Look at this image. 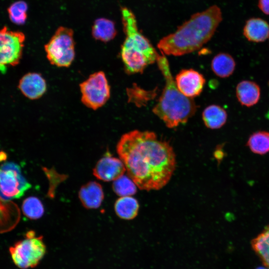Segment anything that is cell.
Segmentation results:
<instances>
[{"mask_svg": "<svg viewBox=\"0 0 269 269\" xmlns=\"http://www.w3.org/2000/svg\"><path fill=\"white\" fill-rule=\"evenodd\" d=\"M256 269H269L267 267H259L256 268Z\"/></svg>", "mask_w": 269, "mask_h": 269, "instance_id": "cell-27", "label": "cell"}, {"mask_svg": "<svg viewBox=\"0 0 269 269\" xmlns=\"http://www.w3.org/2000/svg\"><path fill=\"white\" fill-rule=\"evenodd\" d=\"M27 5L23 1L19 0L12 3L7 11L10 20L16 24H24L27 18Z\"/></svg>", "mask_w": 269, "mask_h": 269, "instance_id": "cell-24", "label": "cell"}, {"mask_svg": "<svg viewBox=\"0 0 269 269\" xmlns=\"http://www.w3.org/2000/svg\"><path fill=\"white\" fill-rule=\"evenodd\" d=\"M139 204L134 198L131 196H123L115 202L114 209L116 213L120 218L131 220L137 215Z\"/></svg>", "mask_w": 269, "mask_h": 269, "instance_id": "cell-18", "label": "cell"}, {"mask_svg": "<svg viewBox=\"0 0 269 269\" xmlns=\"http://www.w3.org/2000/svg\"><path fill=\"white\" fill-rule=\"evenodd\" d=\"M266 117L269 120V109L265 115Z\"/></svg>", "mask_w": 269, "mask_h": 269, "instance_id": "cell-26", "label": "cell"}, {"mask_svg": "<svg viewBox=\"0 0 269 269\" xmlns=\"http://www.w3.org/2000/svg\"><path fill=\"white\" fill-rule=\"evenodd\" d=\"M174 80L178 90L185 96L192 99L201 93L206 82L203 75L193 69L181 70Z\"/></svg>", "mask_w": 269, "mask_h": 269, "instance_id": "cell-10", "label": "cell"}, {"mask_svg": "<svg viewBox=\"0 0 269 269\" xmlns=\"http://www.w3.org/2000/svg\"><path fill=\"white\" fill-rule=\"evenodd\" d=\"M236 93L240 103L248 107L256 104L260 98V87L251 81L240 82L237 86Z\"/></svg>", "mask_w": 269, "mask_h": 269, "instance_id": "cell-15", "label": "cell"}, {"mask_svg": "<svg viewBox=\"0 0 269 269\" xmlns=\"http://www.w3.org/2000/svg\"><path fill=\"white\" fill-rule=\"evenodd\" d=\"M30 187L17 164L6 162L0 166V198L5 200L19 198Z\"/></svg>", "mask_w": 269, "mask_h": 269, "instance_id": "cell-9", "label": "cell"}, {"mask_svg": "<svg viewBox=\"0 0 269 269\" xmlns=\"http://www.w3.org/2000/svg\"><path fill=\"white\" fill-rule=\"evenodd\" d=\"M18 88L25 97L30 100H36L45 93L47 84L40 74L29 72L20 79Z\"/></svg>", "mask_w": 269, "mask_h": 269, "instance_id": "cell-12", "label": "cell"}, {"mask_svg": "<svg viewBox=\"0 0 269 269\" xmlns=\"http://www.w3.org/2000/svg\"><path fill=\"white\" fill-rule=\"evenodd\" d=\"M9 252L17 267L27 269L39 264L46 254V247L42 237H35V232L30 231L26 233L25 239L10 247Z\"/></svg>", "mask_w": 269, "mask_h": 269, "instance_id": "cell-5", "label": "cell"}, {"mask_svg": "<svg viewBox=\"0 0 269 269\" xmlns=\"http://www.w3.org/2000/svg\"><path fill=\"white\" fill-rule=\"evenodd\" d=\"M156 62L165 85L152 112L167 128H174L186 123L195 114L197 107L192 98L185 96L177 88L165 55L161 53Z\"/></svg>", "mask_w": 269, "mask_h": 269, "instance_id": "cell-3", "label": "cell"}, {"mask_svg": "<svg viewBox=\"0 0 269 269\" xmlns=\"http://www.w3.org/2000/svg\"><path fill=\"white\" fill-rule=\"evenodd\" d=\"M22 210L25 216L33 220L41 218L44 212L42 202L34 196L29 197L23 201Z\"/></svg>", "mask_w": 269, "mask_h": 269, "instance_id": "cell-22", "label": "cell"}, {"mask_svg": "<svg viewBox=\"0 0 269 269\" xmlns=\"http://www.w3.org/2000/svg\"><path fill=\"white\" fill-rule=\"evenodd\" d=\"M137 186L129 176L123 175L114 180L112 187L114 191L118 195L131 196L137 191Z\"/></svg>", "mask_w": 269, "mask_h": 269, "instance_id": "cell-23", "label": "cell"}, {"mask_svg": "<svg viewBox=\"0 0 269 269\" xmlns=\"http://www.w3.org/2000/svg\"></svg>", "mask_w": 269, "mask_h": 269, "instance_id": "cell-28", "label": "cell"}, {"mask_svg": "<svg viewBox=\"0 0 269 269\" xmlns=\"http://www.w3.org/2000/svg\"><path fill=\"white\" fill-rule=\"evenodd\" d=\"M258 7L264 13L269 15V0H259Z\"/></svg>", "mask_w": 269, "mask_h": 269, "instance_id": "cell-25", "label": "cell"}, {"mask_svg": "<svg viewBox=\"0 0 269 269\" xmlns=\"http://www.w3.org/2000/svg\"><path fill=\"white\" fill-rule=\"evenodd\" d=\"M24 41L22 32L9 30L6 26L0 28V72L5 73L8 67L19 63Z\"/></svg>", "mask_w": 269, "mask_h": 269, "instance_id": "cell-8", "label": "cell"}, {"mask_svg": "<svg viewBox=\"0 0 269 269\" xmlns=\"http://www.w3.org/2000/svg\"><path fill=\"white\" fill-rule=\"evenodd\" d=\"M222 20L220 8L212 5L192 15L174 32L160 39L157 46L165 55L178 56L194 52L211 39Z\"/></svg>", "mask_w": 269, "mask_h": 269, "instance_id": "cell-2", "label": "cell"}, {"mask_svg": "<svg viewBox=\"0 0 269 269\" xmlns=\"http://www.w3.org/2000/svg\"><path fill=\"white\" fill-rule=\"evenodd\" d=\"M44 48L51 64L59 67H69L75 56L73 31L67 27L58 28Z\"/></svg>", "mask_w": 269, "mask_h": 269, "instance_id": "cell-6", "label": "cell"}, {"mask_svg": "<svg viewBox=\"0 0 269 269\" xmlns=\"http://www.w3.org/2000/svg\"><path fill=\"white\" fill-rule=\"evenodd\" d=\"M126 170L121 159L108 152L97 162L93 169V174L100 180L111 181L124 175Z\"/></svg>", "mask_w": 269, "mask_h": 269, "instance_id": "cell-11", "label": "cell"}, {"mask_svg": "<svg viewBox=\"0 0 269 269\" xmlns=\"http://www.w3.org/2000/svg\"><path fill=\"white\" fill-rule=\"evenodd\" d=\"M251 245L264 265L269 269V225L252 240Z\"/></svg>", "mask_w": 269, "mask_h": 269, "instance_id": "cell-19", "label": "cell"}, {"mask_svg": "<svg viewBox=\"0 0 269 269\" xmlns=\"http://www.w3.org/2000/svg\"><path fill=\"white\" fill-rule=\"evenodd\" d=\"M110 89L104 72L94 73L80 84L81 101L87 107L96 110L108 101Z\"/></svg>", "mask_w": 269, "mask_h": 269, "instance_id": "cell-7", "label": "cell"}, {"mask_svg": "<svg viewBox=\"0 0 269 269\" xmlns=\"http://www.w3.org/2000/svg\"><path fill=\"white\" fill-rule=\"evenodd\" d=\"M247 145L251 150L258 154H265L269 151V133L259 131L249 137Z\"/></svg>", "mask_w": 269, "mask_h": 269, "instance_id": "cell-21", "label": "cell"}, {"mask_svg": "<svg viewBox=\"0 0 269 269\" xmlns=\"http://www.w3.org/2000/svg\"><path fill=\"white\" fill-rule=\"evenodd\" d=\"M243 34L250 41L263 42L269 37V24L260 18H250L246 22Z\"/></svg>", "mask_w": 269, "mask_h": 269, "instance_id": "cell-14", "label": "cell"}, {"mask_svg": "<svg viewBox=\"0 0 269 269\" xmlns=\"http://www.w3.org/2000/svg\"><path fill=\"white\" fill-rule=\"evenodd\" d=\"M202 120L205 126L211 129H218L222 127L227 119L226 111L217 105H211L203 111Z\"/></svg>", "mask_w": 269, "mask_h": 269, "instance_id": "cell-16", "label": "cell"}, {"mask_svg": "<svg viewBox=\"0 0 269 269\" xmlns=\"http://www.w3.org/2000/svg\"><path fill=\"white\" fill-rule=\"evenodd\" d=\"M78 195L83 206L87 209L99 208L104 197L101 185L96 181H90L83 185Z\"/></svg>", "mask_w": 269, "mask_h": 269, "instance_id": "cell-13", "label": "cell"}, {"mask_svg": "<svg viewBox=\"0 0 269 269\" xmlns=\"http://www.w3.org/2000/svg\"><path fill=\"white\" fill-rule=\"evenodd\" d=\"M211 69L217 76L227 78L232 74L236 66L235 60L227 53H220L211 61Z\"/></svg>", "mask_w": 269, "mask_h": 269, "instance_id": "cell-17", "label": "cell"}, {"mask_svg": "<svg viewBox=\"0 0 269 269\" xmlns=\"http://www.w3.org/2000/svg\"><path fill=\"white\" fill-rule=\"evenodd\" d=\"M117 153L128 176L140 190H159L169 181L176 167L172 147L150 131L134 130L123 134Z\"/></svg>", "mask_w": 269, "mask_h": 269, "instance_id": "cell-1", "label": "cell"}, {"mask_svg": "<svg viewBox=\"0 0 269 269\" xmlns=\"http://www.w3.org/2000/svg\"><path fill=\"white\" fill-rule=\"evenodd\" d=\"M122 18L126 38L121 56L129 74L142 73L149 65L156 62L159 54L149 41L139 31L136 17L129 8H122Z\"/></svg>", "mask_w": 269, "mask_h": 269, "instance_id": "cell-4", "label": "cell"}, {"mask_svg": "<svg viewBox=\"0 0 269 269\" xmlns=\"http://www.w3.org/2000/svg\"><path fill=\"white\" fill-rule=\"evenodd\" d=\"M117 33L113 21L106 18L96 20L92 27V34L94 37L103 42L112 40Z\"/></svg>", "mask_w": 269, "mask_h": 269, "instance_id": "cell-20", "label": "cell"}]
</instances>
